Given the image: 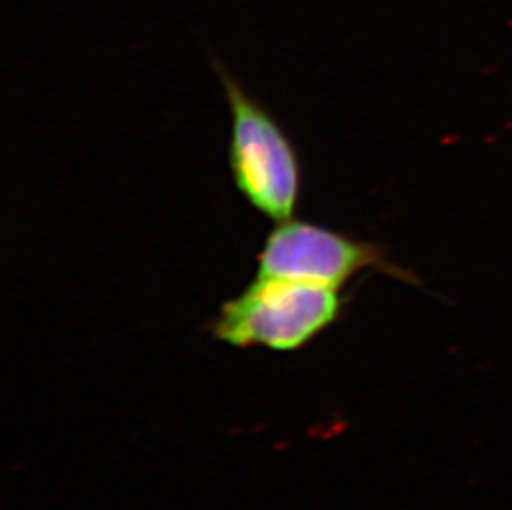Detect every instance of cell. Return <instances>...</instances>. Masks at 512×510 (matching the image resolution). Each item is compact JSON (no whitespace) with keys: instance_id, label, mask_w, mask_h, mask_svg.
Returning <instances> with one entry per match:
<instances>
[{"instance_id":"obj_1","label":"cell","mask_w":512,"mask_h":510,"mask_svg":"<svg viewBox=\"0 0 512 510\" xmlns=\"http://www.w3.org/2000/svg\"><path fill=\"white\" fill-rule=\"evenodd\" d=\"M343 307L337 287L256 275L241 294L221 305L211 333L229 347L295 352L329 330Z\"/></svg>"},{"instance_id":"obj_2","label":"cell","mask_w":512,"mask_h":510,"mask_svg":"<svg viewBox=\"0 0 512 510\" xmlns=\"http://www.w3.org/2000/svg\"><path fill=\"white\" fill-rule=\"evenodd\" d=\"M231 111L229 169L242 198L274 222L294 217L302 193L299 151L276 116L218 67Z\"/></svg>"},{"instance_id":"obj_3","label":"cell","mask_w":512,"mask_h":510,"mask_svg":"<svg viewBox=\"0 0 512 510\" xmlns=\"http://www.w3.org/2000/svg\"><path fill=\"white\" fill-rule=\"evenodd\" d=\"M365 270L410 280L411 275L388 262L383 247L309 221L277 222L257 255V275L305 280L342 289ZM413 282V280H410Z\"/></svg>"}]
</instances>
